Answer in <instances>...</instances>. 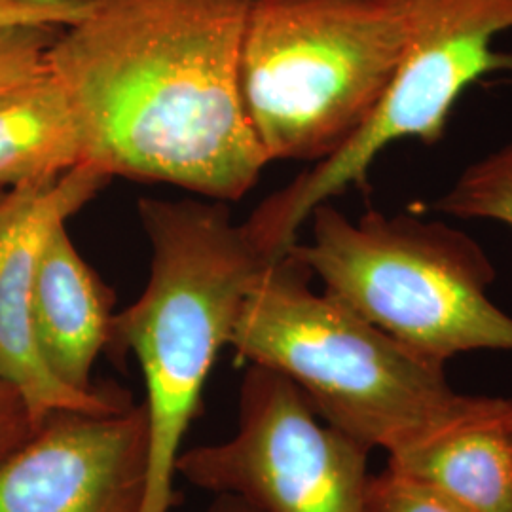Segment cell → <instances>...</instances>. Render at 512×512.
I'll return each instance as SVG.
<instances>
[{"mask_svg":"<svg viewBox=\"0 0 512 512\" xmlns=\"http://www.w3.org/2000/svg\"><path fill=\"white\" fill-rule=\"evenodd\" d=\"M253 0H90L54 38L65 88L105 175L236 202L268 160L241 92Z\"/></svg>","mask_w":512,"mask_h":512,"instance_id":"cell-1","label":"cell"},{"mask_svg":"<svg viewBox=\"0 0 512 512\" xmlns=\"http://www.w3.org/2000/svg\"><path fill=\"white\" fill-rule=\"evenodd\" d=\"M291 255L268 262L241 304L230 348L249 365L289 378L313 410L368 450L403 458L486 412L444 366L404 348L332 294L315 293Z\"/></svg>","mask_w":512,"mask_h":512,"instance_id":"cell-2","label":"cell"},{"mask_svg":"<svg viewBox=\"0 0 512 512\" xmlns=\"http://www.w3.org/2000/svg\"><path fill=\"white\" fill-rule=\"evenodd\" d=\"M139 215L152 245L150 277L143 294L114 315L110 344L135 355L147 385L141 512H169L184 435L266 262L224 202L145 198Z\"/></svg>","mask_w":512,"mask_h":512,"instance_id":"cell-3","label":"cell"},{"mask_svg":"<svg viewBox=\"0 0 512 512\" xmlns=\"http://www.w3.org/2000/svg\"><path fill=\"white\" fill-rule=\"evenodd\" d=\"M308 220L310 241L287 255L404 348L442 366L461 353L512 351V315L488 293L494 264L467 232L374 209L351 220L330 202Z\"/></svg>","mask_w":512,"mask_h":512,"instance_id":"cell-4","label":"cell"},{"mask_svg":"<svg viewBox=\"0 0 512 512\" xmlns=\"http://www.w3.org/2000/svg\"><path fill=\"white\" fill-rule=\"evenodd\" d=\"M401 0H253L241 92L272 162H323L365 126L403 55Z\"/></svg>","mask_w":512,"mask_h":512,"instance_id":"cell-5","label":"cell"},{"mask_svg":"<svg viewBox=\"0 0 512 512\" xmlns=\"http://www.w3.org/2000/svg\"><path fill=\"white\" fill-rule=\"evenodd\" d=\"M403 55L382 103L344 147L277 190L243 224L264 262L291 251L315 207L365 186L370 167L399 141L437 145L459 97L490 74H511L495 50L512 29V0H401Z\"/></svg>","mask_w":512,"mask_h":512,"instance_id":"cell-6","label":"cell"},{"mask_svg":"<svg viewBox=\"0 0 512 512\" xmlns=\"http://www.w3.org/2000/svg\"><path fill=\"white\" fill-rule=\"evenodd\" d=\"M368 452L323 420L289 378L251 365L236 435L181 452L175 471L256 512H366Z\"/></svg>","mask_w":512,"mask_h":512,"instance_id":"cell-7","label":"cell"},{"mask_svg":"<svg viewBox=\"0 0 512 512\" xmlns=\"http://www.w3.org/2000/svg\"><path fill=\"white\" fill-rule=\"evenodd\" d=\"M145 404L55 412L0 459V512H141Z\"/></svg>","mask_w":512,"mask_h":512,"instance_id":"cell-8","label":"cell"},{"mask_svg":"<svg viewBox=\"0 0 512 512\" xmlns=\"http://www.w3.org/2000/svg\"><path fill=\"white\" fill-rule=\"evenodd\" d=\"M93 164H82L48 183L10 188L0 196V378L18 391L38 425L55 412H116L126 408L105 391L61 384L38 351L31 321V291L42 241L109 184Z\"/></svg>","mask_w":512,"mask_h":512,"instance_id":"cell-9","label":"cell"},{"mask_svg":"<svg viewBox=\"0 0 512 512\" xmlns=\"http://www.w3.org/2000/svg\"><path fill=\"white\" fill-rule=\"evenodd\" d=\"M112 293L80 256L67 230L57 222L38 253L31 321L38 351L61 384L93 391L92 370L112 342Z\"/></svg>","mask_w":512,"mask_h":512,"instance_id":"cell-10","label":"cell"},{"mask_svg":"<svg viewBox=\"0 0 512 512\" xmlns=\"http://www.w3.org/2000/svg\"><path fill=\"white\" fill-rule=\"evenodd\" d=\"M512 401L440 433L389 465L418 476L465 512H512Z\"/></svg>","mask_w":512,"mask_h":512,"instance_id":"cell-11","label":"cell"},{"mask_svg":"<svg viewBox=\"0 0 512 512\" xmlns=\"http://www.w3.org/2000/svg\"><path fill=\"white\" fill-rule=\"evenodd\" d=\"M88 164L65 88L46 67L0 92V188L48 183Z\"/></svg>","mask_w":512,"mask_h":512,"instance_id":"cell-12","label":"cell"},{"mask_svg":"<svg viewBox=\"0 0 512 512\" xmlns=\"http://www.w3.org/2000/svg\"><path fill=\"white\" fill-rule=\"evenodd\" d=\"M423 211L512 228V137L467 165L442 196L423 205Z\"/></svg>","mask_w":512,"mask_h":512,"instance_id":"cell-13","label":"cell"},{"mask_svg":"<svg viewBox=\"0 0 512 512\" xmlns=\"http://www.w3.org/2000/svg\"><path fill=\"white\" fill-rule=\"evenodd\" d=\"M366 512H465L429 482L387 463L368 482Z\"/></svg>","mask_w":512,"mask_h":512,"instance_id":"cell-14","label":"cell"},{"mask_svg":"<svg viewBox=\"0 0 512 512\" xmlns=\"http://www.w3.org/2000/svg\"><path fill=\"white\" fill-rule=\"evenodd\" d=\"M61 27H25L0 33V92L46 67V54Z\"/></svg>","mask_w":512,"mask_h":512,"instance_id":"cell-15","label":"cell"},{"mask_svg":"<svg viewBox=\"0 0 512 512\" xmlns=\"http://www.w3.org/2000/svg\"><path fill=\"white\" fill-rule=\"evenodd\" d=\"M90 0H0V33L25 27H69Z\"/></svg>","mask_w":512,"mask_h":512,"instance_id":"cell-16","label":"cell"},{"mask_svg":"<svg viewBox=\"0 0 512 512\" xmlns=\"http://www.w3.org/2000/svg\"><path fill=\"white\" fill-rule=\"evenodd\" d=\"M33 431L18 391L0 378V450L12 452Z\"/></svg>","mask_w":512,"mask_h":512,"instance_id":"cell-17","label":"cell"},{"mask_svg":"<svg viewBox=\"0 0 512 512\" xmlns=\"http://www.w3.org/2000/svg\"><path fill=\"white\" fill-rule=\"evenodd\" d=\"M213 512H256L251 509V507H247L243 501H239V499H230V501H224L222 505H219L217 509Z\"/></svg>","mask_w":512,"mask_h":512,"instance_id":"cell-18","label":"cell"},{"mask_svg":"<svg viewBox=\"0 0 512 512\" xmlns=\"http://www.w3.org/2000/svg\"><path fill=\"white\" fill-rule=\"evenodd\" d=\"M509 435H511V442H512V410H511V416H509Z\"/></svg>","mask_w":512,"mask_h":512,"instance_id":"cell-19","label":"cell"},{"mask_svg":"<svg viewBox=\"0 0 512 512\" xmlns=\"http://www.w3.org/2000/svg\"><path fill=\"white\" fill-rule=\"evenodd\" d=\"M8 452H4V450H0V459L4 458Z\"/></svg>","mask_w":512,"mask_h":512,"instance_id":"cell-20","label":"cell"},{"mask_svg":"<svg viewBox=\"0 0 512 512\" xmlns=\"http://www.w3.org/2000/svg\"><path fill=\"white\" fill-rule=\"evenodd\" d=\"M2 194H4V190H2V188H0V196H2Z\"/></svg>","mask_w":512,"mask_h":512,"instance_id":"cell-21","label":"cell"}]
</instances>
